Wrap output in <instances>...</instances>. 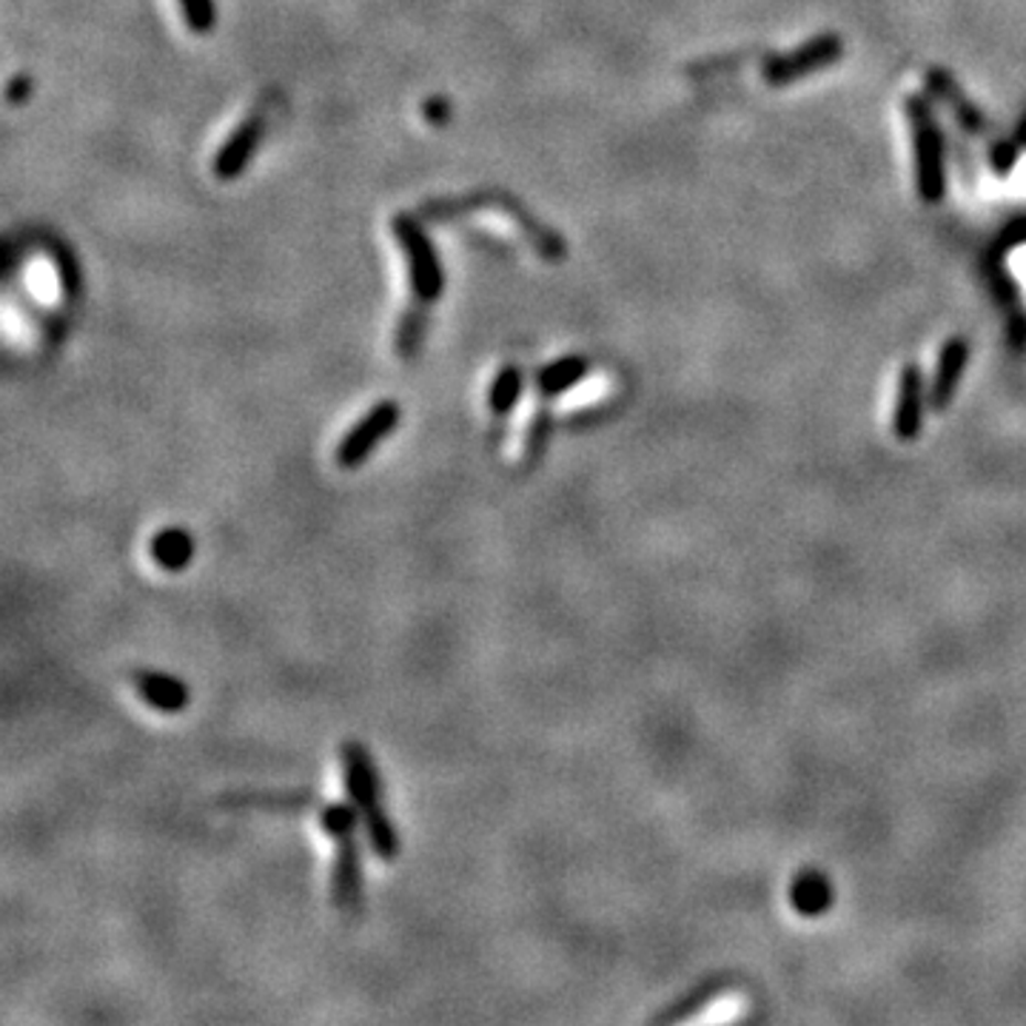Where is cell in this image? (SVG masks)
I'll list each match as a JSON object with an SVG mask.
<instances>
[{"instance_id": "cell-17", "label": "cell", "mask_w": 1026, "mask_h": 1026, "mask_svg": "<svg viewBox=\"0 0 1026 1026\" xmlns=\"http://www.w3.org/2000/svg\"><path fill=\"white\" fill-rule=\"evenodd\" d=\"M422 337H425V317H422L420 311H417V314H408L400 323V328H397V352H400V357H417Z\"/></svg>"}, {"instance_id": "cell-1", "label": "cell", "mask_w": 1026, "mask_h": 1026, "mask_svg": "<svg viewBox=\"0 0 1026 1026\" xmlns=\"http://www.w3.org/2000/svg\"><path fill=\"white\" fill-rule=\"evenodd\" d=\"M339 762H343L345 792H348V801L357 807L374 855L382 862H393L400 855V833H397L391 816L379 804L382 787H379V773L374 767L371 753H368L366 744L345 742L339 747Z\"/></svg>"}, {"instance_id": "cell-6", "label": "cell", "mask_w": 1026, "mask_h": 1026, "mask_svg": "<svg viewBox=\"0 0 1026 1026\" xmlns=\"http://www.w3.org/2000/svg\"><path fill=\"white\" fill-rule=\"evenodd\" d=\"M966 366H970V339L966 337H950L936 359V371H932L930 386H927V397H930L932 411H947L950 402L955 400V391L964 379Z\"/></svg>"}, {"instance_id": "cell-10", "label": "cell", "mask_w": 1026, "mask_h": 1026, "mask_svg": "<svg viewBox=\"0 0 1026 1026\" xmlns=\"http://www.w3.org/2000/svg\"><path fill=\"white\" fill-rule=\"evenodd\" d=\"M334 844H337V855H334V870H331V898L339 909H352L357 907L359 896H363L357 833L339 835V839H334Z\"/></svg>"}, {"instance_id": "cell-22", "label": "cell", "mask_w": 1026, "mask_h": 1026, "mask_svg": "<svg viewBox=\"0 0 1026 1026\" xmlns=\"http://www.w3.org/2000/svg\"><path fill=\"white\" fill-rule=\"evenodd\" d=\"M422 115H425L428 123H434V126L449 123V118H451V104H449V100H445V97H434V100H428L425 109H422Z\"/></svg>"}, {"instance_id": "cell-20", "label": "cell", "mask_w": 1026, "mask_h": 1026, "mask_svg": "<svg viewBox=\"0 0 1026 1026\" xmlns=\"http://www.w3.org/2000/svg\"><path fill=\"white\" fill-rule=\"evenodd\" d=\"M1018 246H1026V217L1013 220L1004 228V231H1001L998 240L992 242V248H990L992 251L990 262H1001V257H1006L1013 248H1018Z\"/></svg>"}, {"instance_id": "cell-21", "label": "cell", "mask_w": 1026, "mask_h": 1026, "mask_svg": "<svg viewBox=\"0 0 1026 1026\" xmlns=\"http://www.w3.org/2000/svg\"><path fill=\"white\" fill-rule=\"evenodd\" d=\"M1006 314H1009L1004 328L1006 345H1009L1015 354H1026V311L1020 309V305H1015V309H1009Z\"/></svg>"}, {"instance_id": "cell-18", "label": "cell", "mask_w": 1026, "mask_h": 1026, "mask_svg": "<svg viewBox=\"0 0 1026 1026\" xmlns=\"http://www.w3.org/2000/svg\"><path fill=\"white\" fill-rule=\"evenodd\" d=\"M180 12L194 35H208L214 29V0H180Z\"/></svg>"}, {"instance_id": "cell-9", "label": "cell", "mask_w": 1026, "mask_h": 1026, "mask_svg": "<svg viewBox=\"0 0 1026 1026\" xmlns=\"http://www.w3.org/2000/svg\"><path fill=\"white\" fill-rule=\"evenodd\" d=\"M262 131H266V120L262 115H251V118L242 120L235 131H231V138L220 145V152L214 158V177L217 180H237L242 172H246V165L251 163L255 158L257 145L262 140Z\"/></svg>"}, {"instance_id": "cell-14", "label": "cell", "mask_w": 1026, "mask_h": 1026, "mask_svg": "<svg viewBox=\"0 0 1026 1026\" xmlns=\"http://www.w3.org/2000/svg\"><path fill=\"white\" fill-rule=\"evenodd\" d=\"M790 904L801 916H824L830 904H833V887H830L824 875L801 873L790 884Z\"/></svg>"}, {"instance_id": "cell-13", "label": "cell", "mask_w": 1026, "mask_h": 1026, "mask_svg": "<svg viewBox=\"0 0 1026 1026\" xmlns=\"http://www.w3.org/2000/svg\"><path fill=\"white\" fill-rule=\"evenodd\" d=\"M587 359L571 354V357L553 359L551 366H544L537 374V388L542 397H562V393L573 391V388L587 377Z\"/></svg>"}, {"instance_id": "cell-3", "label": "cell", "mask_w": 1026, "mask_h": 1026, "mask_svg": "<svg viewBox=\"0 0 1026 1026\" xmlns=\"http://www.w3.org/2000/svg\"><path fill=\"white\" fill-rule=\"evenodd\" d=\"M391 228L397 242H400L402 255H406L408 269H411V285L417 300L420 303H436L442 294V285H445V277H442L434 242L428 240L425 228L413 220L411 214H397Z\"/></svg>"}, {"instance_id": "cell-5", "label": "cell", "mask_w": 1026, "mask_h": 1026, "mask_svg": "<svg viewBox=\"0 0 1026 1026\" xmlns=\"http://www.w3.org/2000/svg\"><path fill=\"white\" fill-rule=\"evenodd\" d=\"M397 422H400V402H377V406L343 436V442H339L337 451H334V460H337L339 468H359V465L374 454V449H377L379 442L386 440L393 428H397Z\"/></svg>"}, {"instance_id": "cell-19", "label": "cell", "mask_w": 1026, "mask_h": 1026, "mask_svg": "<svg viewBox=\"0 0 1026 1026\" xmlns=\"http://www.w3.org/2000/svg\"><path fill=\"white\" fill-rule=\"evenodd\" d=\"M1018 158H1020V143H1018V140H998V143L992 145V152H990L992 174H995V177H1001V180L1009 177L1015 165H1018Z\"/></svg>"}, {"instance_id": "cell-2", "label": "cell", "mask_w": 1026, "mask_h": 1026, "mask_svg": "<svg viewBox=\"0 0 1026 1026\" xmlns=\"http://www.w3.org/2000/svg\"><path fill=\"white\" fill-rule=\"evenodd\" d=\"M904 115H907L912 154H916V192L927 206H938L947 194L944 131L924 95H907Z\"/></svg>"}, {"instance_id": "cell-23", "label": "cell", "mask_w": 1026, "mask_h": 1026, "mask_svg": "<svg viewBox=\"0 0 1026 1026\" xmlns=\"http://www.w3.org/2000/svg\"><path fill=\"white\" fill-rule=\"evenodd\" d=\"M29 91H32V80H29V77H14L12 80V86H9V104H23V100H29Z\"/></svg>"}, {"instance_id": "cell-24", "label": "cell", "mask_w": 1026, "mask_h": 1026, "mask_svg": "<svg viewBox=\"0 0 1026 1026\" xmlns=\"http://www.w3.org/2000/svg\"><path fill=\"white\" fill-rule=\"evenodd\" d=\"M1015 138H1018V143H1020V145H1026V118L1020 120V126H1018V134H1015Z\"/></svg>"}, {"instance_id": "cell-8", "label": "cell", "mask_w": 1026, "mask_h": 1026, "mask_svg": "<svg viewBox=\"0 0 1026 1026\" xmlns=\"http://www.w3.org/2000/svg\"><path fill=\"white\" fill-rule=\"evenodd\" d=\"M924 86H927V91H930L936 100H941V104L950 109V115L958 120L961 129L970 131V134H981V131H986L984 111L972 104L970 97H966V91L958 86V80L944 69V66H930L927 75H924Z\"/></svg>"}, {"instance_id": "cell-4", "label": "cell", "mask_w": 1026, "mask_h": 1026, "mask_svg": "<svg viewBox=\"0 0 1026 1026\" xmlns=\"http://www.w3.org/2000/svg\"><path fill=\"white\" fill-rule=\"evenodd\" d=\"M841 57H844V37L835 35V32H819L792 52L767 57L765 66H762V77H765L767 86H790V83L804 80L816 72H824Z\"/></svg>"}, {"instance_id": "cell-7", "label": "cell", "mask_w": 1026, "mask_h": 1026, "mask_svg": "<svg viewBox=\"0 0 1026 1026\" xmlns=\"http://www.w3.org/2000/svg\"><path fill=\"white\" fill-rule=\"evenodd\" d=\"M930 402L927 397V386H924V374L918 363H907L898 377V391H896V411H893V434L901 442H912L921 434L924 425V406Z\"/></svg>"}, {"instance_id": "cell-11", "label": "cell", "mask_w": 1026, "mask_h": 1026, "mask_svg": "<svg viewBox=\"0 0 1026 1026\" xmlns=\"http://www.w3.org/2000/svg\"><path fill=\"white\" fill-rule=\"evenodd\" d=\"M134 690L140 693L145 704L158 713H165V716H174V713H183L192 702V693H188V684L183 679L172 673H163V670H138L134 673Z\"/></svg>"}, {"instance_id": "cell-12", "label": "cell", "mask_w": 1026, "mask_h": 1026, "mask_svg": "<svg viewBox=\"0 0 1026 1026\" xmlns=\"http://www.w3.org/2000/svg\"><path fill=\"white\" fill-rule=\"evenodd\" d=\"M194 537L186 531V528H163L152 537L149 542V557L158 568L169 573H180L186 571L192 565L194 559Z\"/></svg>"}, {"instance_id": "cell-16", "label": "cell", "mask_w": 1026, "mask_h": 1026, "mask_svg": "<svg viewBox=\"0 0 1026 1026\" xmlns=\"http://www.w3.org/2000/svg\"><path fill=\"white\" fill-rule=\"evenodd\" d=\"M320 827L325 830V835L339 839V835L357 833V827H363V819H359L357 807L352 801H334V804H325L320 810Z\"/></svg>"}, {"instance_id": "cell-15", "label": "cell", "mask_w": 1026, "mask_h": 1026, "mask_svg": "<svg viewBox=\"0 0 1026 1026\" xmlns=\"http://www.w3.org/2000/svg\"><path fill=\"white\" fill-rule=\"evenodd\" d=\"M525 391V377L517 366H508L503 371L496 374L494 382H490L488 391V408L496 413V417H505V413L514 411L519 400H522Z\"/></svg>"}]
</instances>
